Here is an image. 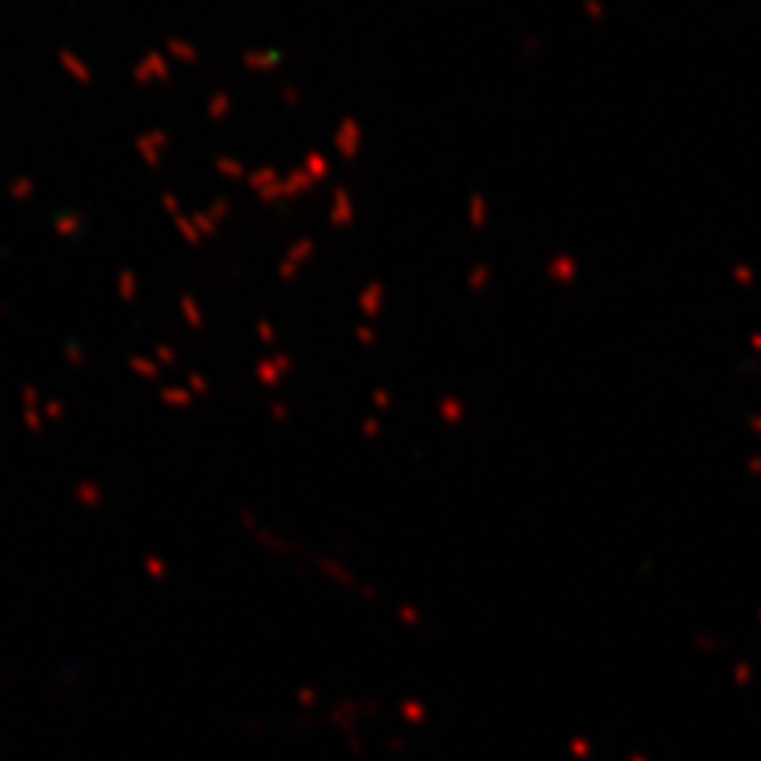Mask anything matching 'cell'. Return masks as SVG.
<instances>
[{
	"label": "cell",
	"mask_w": 761,
	"mask_h": 761,
	"mask_svg": "<svg viewBox=\"0 0 761 761\" xmlns=\"http://www.w3.org/2000/svg\"><path fill=\"white\" fill-rule=\"evenodd\" d=\"M313 186H316V180L305 172V166H293L285 178H279L274 186H268L265 192H260V201H263L265 206H277V204L296 201V198L307 195Z\"/></svg>",
	"instance_id": "cell-1"
},
{
	"label": "cell",
	"mask_w": 761,
	"mask_h": 761,
	"mask_svg": "<svg viewBox=\"0 0 761 761\" xmlns=\"http://www.w3.org/2000/svg\"><path fill=\"white\" fill-rule=\"evenodd\" d=\"M361 141H364L361 121L355 116H344L338 121V127L333 130V150L338 152V158L347 161V164H352L361 155Z\"/></svg>",
	"instance_id": "cell-2"
},
{
	"label": "cell",
	"mask_w": 761,
	"mask_h": 761,
	"mask_svg": "<svg viewBox=\"0 0 761 761\" xmlns=\"http://www.w3.org/2000/svg\"><path fill=\"white\" fill-rule=\"evenodd\" d=\"M313 254H316V240H313V237H296V240L288 246V251L282 254V260H279V265H277V277H279L282 282H293V279L299 277L302 265L313 260Z\"/></svg>",
	"instance_id": "cell-3"
},
{
	"label": "cell",
	"mask_w": 761,
	"mask_h": 761,
	"mask_svg": "<svg viewBox=\"0 0 761 761\" xmlns=\"http://www.w3.org/2000/svg\"><path fill=\"white\" fill-rule=\"evenodd\" d=\"M133 82L135 85H152V82H169L172 79V65L169 57L158 48L147 51L135 65H133Z\"/></svg>",
	"instance_id": "cell-4"
},
{
	"label": "cell",
	"mask_w": 761,
	"mask_h": 761,
	"mask_svg": "<svg viewBox=\"0 0 761 761\" xmlns=\"http://www.w3.org/2000/svg\"><path fill=\"white\" fill-rule=\"evenodd\" d=\"M166 150H169V133L161 130V127H152V130H147V133H141V135L135 138V152H138L141 161H144L147 166H152V169L161 166V158H164Z\"/></svg>",
	"instance_id": "cell-5"
},
{
	"label": "cell",
	"mask_w": 761,
	"mask_h": 761,
	"mask_svg": "<svg viewBox=\"0 0 761 761\" xmlns=\"http://www.w3.org/2000/svg\"><path fill=\"white\" fill-rule=\"evenodd\" d=\"M330 226L344 232L355 223V201L350 195V189L347 186H336L333 189V198H330Z\"/></svg>",
	"instance_id": "cell-6"
},
{
	"label": "cell",
	"mask_w": 761,
	"mask_h": 761,
	"mask_svg": "<svg viewBox=\"0 0 761 761\" xmlns=\"http://www.w3.org/2000/svg\"><path fill=\"white\" fill-rule=\"evenodd\" d=\"M384 299H387V285L380 282V279H369V282L358 291L355 305H358V310H361L366 319H375V316H380V310H384Z\"/></svg>",
	"instance_id": "cell-7"
},
{
	"label": "cell",
	"mask_w": 761,
	"mask_h": 761,
	"mask_svg": "<svg viewBox=\"0 0 761 761\" xmlns=\"http://www.w3.org/2000/svg\"><path fill=\"white\" fill-rule=\"evenodd\" d=\"M282 60H285V54H282L279 48H249V51L243 54V65H246L249 71H254V74L274 71V68L282 65Z\"/></svg>",
	"instance_id": "cell-8"
},
{
	"label": "cell",
	"mask_w": 761,
	"mask_h": 761,
	"mask_svg": "<svg viewBox=\"0 0 761 761\" xmlns=\"http://www.w3.org/2000/svg\"><path fill=\"white\" fill-rule=\"evenodd\" d=\"M57 62L62 65V71L74 79V82H79V85H91L93 82V71H91V65L77 54V51H71V48H60L57 51Z\"/></svg>",
	"instance_id": "cell-9"
},
{
	"label": "cell",
	"mask_w": 761,
	"mask_h": 761,
	"mask_svg": "<svg viewBox=\"0 0 761 761\" xmlns=\"http://www.w3.org/2000/svg\"><path fill=\"white\" fill-rule=\"evenodd\" d=\"M85 226H88V218L77 209H65L54 218V232H57V237H65V240L79 237L85 232Z\"/></svg>",
	"instance_id": "cell-10"
},
{
	"label": "cell",
	"mask_w": 761,
	"mask_h": 761,
	"mask_svg": "<svg viewBox=\"0 0 761 761\" xmlns=\"http://www.w3.org/2000/svg\"><path fill=\"white\" fill-rule=\"evenodd\" d=\"M282 175H279V169L274 166V164H260V166H254V169H249V175H246V186L251 189V192H265L268 186H274L277 180H279Z\"/></svg>",
	"instance_id": "cell-11"
},
{
	"label": "cell",
	"mask_w": 761,
	"mask_h": 761,
	"mask_svg": "<svg viewBox=\"0 0 761 761\" xmlns=\"http://www.w3.org/2000/svg\"><path fill=\"white\" fill-rule=\"evenodd\" d=\"M164 51H166V57H172L175 62H183V65H195L201 60L198 46L183 40V37H169L166 46H164Z\"/></svg>",
	"instance_id": "cell-12"
},
{
	"label": "cell",
	"mask_w": 761,
	"mask_h": 761,
	"mask_svg": "<svg viewBox=\"0 0 761 761\" xmlns=\"http://www.w3.org/2000/svg\"><path fill=\"white\" fill-rule=\"evenodd\" d=\"M302 166H305V172L316 180V183H322V180H327L330 178V169H333V164H330V158L322 152V150H310L307 155H305V161H302Z\"/></svg>",
	"instance_id": "cell-13"
},
{
	"label": "cell",
	"mask_w": 761,
	"mask_h": 761,
	"mask_svg": "<svg viewBox=\"0 0 761 761\" xmlns=\"http://www.w3.org/2000/svg\"><path fill=\"white\" fill-rule=\"evenodd\" d=\"M232 110H234V99L226 91H215L206 102V113L212 121H226L232 116Z\"/></svg>",
	"instance_id": "cell-14"
},
{
	"label": "cell",
	"mask_w": 761,
	"mask_h": 761,
	"mask_svg": "<svg viewBox=\"0 0 761 761\" xmlns=\"http://www.w3.org/2000/svg\"><path fill=\"white\" fill-rule=\"evenodd\" d=\"M215 169L223 178H229V180H246V175H249L246 164L240 158H234V155H218L215 158Z\"/></svg>",
	"instance_id": "cell-15"
},
{
	"label": "cell",
	"mask_w": 761,
	"mask_h": 761,
	"mask_svg": "<svg viewBox=\"0 0 761 761\" xmlns=\"http://www.w3.org/2000/svg\"><path fill=\"white\" fill-rule=\"evenodd\" d=\"M175 220V229H178V234H180V240L186 243V246H201L204 243V237H201V232L195 229V223H192V218H189V212H180V215H175L172 218Z\"/></svg>",
	"instance_id": "cell-16"
},
{
	"label": "cell",
	"mask_w": 761,
	"mask_h": 761,
	"mask_svg": "<svg viewBox=\"0 0 761 761\" xmlns=\"http://www.w3.org/2000/svg\"><path fill=\"white\" fill-rule=\"evenodd\" d=\"M178 307H180V316H183V322L189 327H201L204 324V310H201V305H198V299L192 293H183Z\"/></svg>",
	"instance_id": "cell-17"
},
{
	"label": "cell",
	"mask_w": 761,
	"mask_h": 761,
	"mask_svg": "<svg viewBox=\"0 0 761 761\" xmlns=\"http://www.w3.org/2000/svg\"><path fill=\"white\" fill-rule=\"evenodd\" d=\"M119 296L124 299V302H135L138 299V274L135 271H130V268H124L121 274H119Z\"/></svg>",
	"instance_id": "cell-18"
},
{
	"label": "cell",
	"mask_w": 761,
	"mask_h": 761,
	"mask_svg": "<svg viewBox=\"0 0 761 761\" xmlns=\"http://www.w3.org/2000/svg\"><path fill=\"white\" fill-rule=\"evenodd\" d=\"M189 218H192V223H195V229L201 232L204 240L218 234V226H220V223H218L206 209H192V212H189Z\"/></svg>",
	"instance_id": "cell-19"
},
{
	"label": "cell",
	"mask_w": 761,
	"mask_h": 761,
	"mask_svg": "<svg viewBox=\"0 0 761 761\" xmlns=\"http://www.w3.org/2000/svg\"><path fill=\"white\" fill-rule=\"evenodd\" d=\"M12 195H15L18 201H32V198L37 195V183H34L32 178H20V180L12 183Z\"/></svg>",
	"instance_id": "cell-20"
},
{
	"label": "cell",
	"mask_w": 761,
	"mask_h": 761,
	"mask_svg": "<svg viewBox=\"0 0 761 761\" xmlns=\"http://www.w3.org/2000/svg\"><path fill=\"white\" fill-rule=\"evenodd\" d=\"M218 223H223L229 215H232V201H226V198H218V201H212V206L206 209Z\"/></svg>",
	"instance_id": "cell-21"
},
{
	"label": "cell",
	"mask_w": 761,
	"mask_h": 761,
	"mask_svg": "<svg viewBox=\"0 0 761 761\" xmlns=\"http://www.w3.org/2000/svg\"><path fill=\"white\" fill-rule=\"evenodd\" d=\"M161 206H164V212L169 215V218H175V215H180L183 209H180V201H178V195L175 192H161Z\"/></svg>",
	"instance_id": "cell-22"
},
{
	"label": "cell",
	"mask_w": 761,
	"mask_h": 761,
	"mask_svg": "<svg viewBox=\"0 0 761 761\" xmlns=\"http://www.w3.org/2000/svg\"><path fill=\"white\" fill-rule=\"evenodd\" d=\"M257 336H260L265 344H274V341H277V330H274V324L265 322V319L257 322Z\"/></svg>",
	"instance_id": "cell-23"
},
{
	"label": "cell",
	"mask_w": 761,
	"mask_h": 761,
	"mask_svg": "<svg viewBox=\"0 0 761 761\" xmlns=\"http://www.w3.org/2000/svg\"><path fill=\"white\" fill-rule=\"evenodd\" d=\"M282 102H285L288 107H299V102H302V91H299V88H293V85H285V88H282Z\"/></svg>",
	"instance_id": "cell-24"
},
{
	"label": "cell",
	"mask_w": 761,
	"mask_h": 761,
	"mask_svg": "<svg viewBox=\"0 0 761 761\" xmlns=\"http://www.w3.org/2000/svg\"><path fill=\"white\" fill-rule=\"evenodd\" d=\"M130 366L138 372V375H155V366H152V361H147V358H141V355H135V358H130Z\"/></svg>",
	"instance_id": "cell-25"
},
{
	"label": "cell",
	"mask_w": 761,
	"mask_h": 761,
	"mask_svg": "<svg viewBox=\"0 0 761 761\" xmlns=\"http://www.w3.org/2000/svg\"><path fill=\"white\" fill-rule=\"evenodd\" d=\"M355 338L364 341V344H375V330L369 324H358L355 327Z\"/></svg>",
	"instance_id": "cell-26"
},
{
	"label": "cell",
	"mask_w": 761,
	"mask_h": 761,
	"mask_svg": "<svg viewBox=\"0 0 761 761\" xmlns=\"http://www.w3.org/2000/svg\"><path fill=\"white\" fill-rule=\"evenodd\" d=\"M65 355L74 361V364H79L82 361V350H79V344L77 341H68V347H65Z\"/></svg>",
	"instance_id": "cell-27"
},
{
	"label": "cell",
	"mask_w": 761,
	"mask_h": 761,
	"mask_svg": "<svg viewBox=\"0 0 761 761\" xmlns=\"http://www.w3.org/2000/svg\"><path fill=\"white\" fill-rule=\"evenodd\" d=\"M164 398L172 401V404H186V401H189L186 392H180V390H164Z\"/></svg>",
	"instance_id": "cell-28"
},
{
	"label": "cell",
	"mask_w": 761,
	"mask_h": 761,
	"mask_svg": "<svg viewBox=\"0 0 761 761\" xmlns=\"http://www.w3.org/2000/svg\"><path fill=\"white\" fill-rule=\"evenodd\" d=\"M155 355H158L161 361H166V364H169V361H175V352H172L166 344H158V347H155Z\"/></svg>",
	"instance_id": "cell-29"
}]
</instances>
